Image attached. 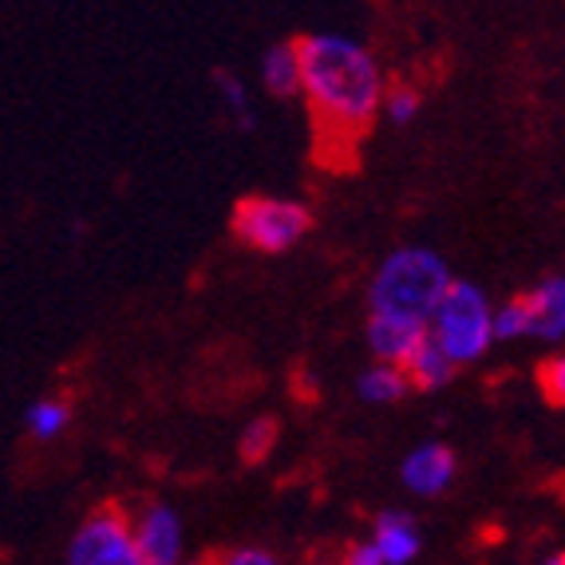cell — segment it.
<instances>
[{"mask_svg":"<svg viewBox=\"0 0 565 565\" xmlns=\"http://www.w3.org/2000/svg\"><path fill=\"white\" fill-rule=\"evenodd\" d=\"M301 56V95L317 119L321 139H340L344 151L367 131L372 115L380 111L384 79L364 44L344 36H305L297 40Z\"/></svg>","mask_w":565,"mask_h":565,"instance_id":"cell-1","label":"cell"},{"mask_svg":"<svg viewBox=\"0 0 565 565\" xmlns=\"http://www.w3.org/2000/svg\"><path fill=\"white\" fill-rule=\"evenodd\" d=\"M447 281H451V274H447L439 254H431V249H399V254H392L380 265L367 301H372V312L427 324L439 297H444Z\"/></svg>","mask_w":565,"mask_h":565,"instance_id":"cell-2","label":"cell"},{"mask_svg":"<svg viewBox=\"0 0 565 565\" xmlns=\"http://www.w3.org/2000/svg\"><path fill=\"white\" fill-rule=\"evenodd\" d=\"M427 337L444 349V356L455 367L471 364L494 344L490 332V301L482 297L479 285L471 281H447L444 297L435 305L431 321H427Z\"/></svg>","mask_w":565,"mask_h":565,"instance_id":"cell-3","label":"cell"},{"mask_svg":"<svg viewBox=\"0 0 565 565\" xmlns=\"http://www.w3.org/2000/svg\"><path fill=\"white\" fill-rule=\"evenodd\" d=\"M312 230V214L289 199H242L234 210V234L262 254H285Z\"/></svg>","mask_w":565,"mask_h":565,"instance_id":"cell-4","label":"cell"},{"mask_svg":"<svg viewBox=\"0 0 565 565\" xmlns=\"http://www.w3.org/2000/svg\"><path fill=\"white\" fill-rule=\"evenodd\" d=\"M67 562H76V565H142L131 522L122 519L119 510H99V514H92V519L76 530V537H72Z\"/></svg>","mask_w":565,"mask_h":565,"instance_id":"cell-5","label":"cell"},{"mask_svg":"<svg viewBox=\"0 0 565 565\" xmlns=\"http://www.w3.org/2000/svg\"><path fill=\"white\" fill-rule=\"evenodd\" d=\"M135 546H139L142 565H174L182 557V522L170 507L142 510L135 522Z\"/></svg>","mask_w":565,"mask_h":565,"instance_id":"cell-6","label":"cell"},{"mask_svg":"<svg viewBox=\"0 0 565 565\" xmlns=\"http://www.w3.org/2000/svg\"><path fill=\"white\" fill-rule=\"evenodd\" d=\"M455 451L444 444H427V447H415L412 455L404 459V467H399V479H404V487L412 490V494H444L447 487H451L455 479Z\"/></svg>","mask_w":565,"mask_h":565,"instance_id":"cell-7","label":"cell"},{"mask_svg":"<svg viewBox=\"0 0 565 565\" xmlns=\"http://www.w3.org/2000/svg\"><path fill=\"white\" fill-rule=\"evenodd\" d=\"M427 337V324L407 321V317H384V312H372L367 321V349L376 352L387 364H404Z\"/></svg>","mask_w":565,"mask_h":565,"instance_id":"cell-8","label":"cell"},{"mask_svg":"<svg viewBox=\"0 0 565 565\" xmlns=\"http://www.w3.org/2000/svg\"><path fill=\"white\" fill-rule=\"evenodd\" d=\"M367 542L376 546L380 565H407L415 554H419V546H424L419 526H415L407 514H399V510H387V514H380L376 530H372V537H367Z\"/></svg>","mask_w":565,"mask_h":565,"instance_id":"cell-9","label":"cell"},{"mask_svg":"<svg viewBox=\"0 0 565 565\" xmlns=\"http://www.w3.org/2000/svg\"><path fill=\"white\" fill-rule=\"evenodd\" d=\"M526 305H530L526 337L557 344V340L565 337V281L562 277H546L534 292H526Z\"/></svg>","mask_w":565,"mask_h":565,"instance_id":"cell-10","label":"cell"},{"mask_svg":"<svg viewBox=\"0 0 565 565\" xmlns=\"http://www.w3.org/2000/svg\"><path fill=\"white\" fill-rule=\"evenodd\" d=\"M262 84L274 99H292L301 95V56H297V40L292 44H274L262 60Z\"/></svg>","mask_w":565,"mask_h":565,"instance_id":"cell-11","label":"cell"},{"mask_svg":"<svg viewBox=\"0 0 565 565\" xmlns=\"http://www.w3.org/2000/svg\"><path fill=\"white\" fill-rule=\"evenodd\" d=\"M399 367H404L407 384L424 387V392H435V387L451 384V376H455V364L444 356V349H439L431 337H424V344H419Z\"/></svg>","mask_w":565,"mask_h":565,"instance_id":"cell-12","label":"cell"},{"mask_svg":"<svg viewBox=\"0 0 565 565\" xmlns=\"http://www.w3.org/2000/svg\"><path fill=\"white\" fill-rule=\"evenodd\" d=\"M407 376L399 364H387V360H380L376 367H367L364 376H360L356 392L364 404H396V399H404L407 392Z\"/></svg>","mask_w":565,"mask_h":565,"instance_id":"cell-13","label":"cell"},{"mask_svg":"<svg viewBox=\"0 0 565 565\" xmlns=\"http://www.w3.org/2000/svg\"><path fill=\"white\" fill-rule=\"evenodd\" d=\"M214 87H217V95H222L226 111L234 115L237 131H254V107H249V92H245L242 79L222 67V72H214Z\"/></svg>","mask_w":565,"mask_h":565,"instance_id":"cell-14","label":"cell"},{"mask_svg":"<svg viewBox=\"0 0 565 565\" xmlns=\"http://www.w3.org/2000/svg\"><path fill=\"white\" fill-rule=\"evenodd\" d=\"M490 332L494 340H519L530 332V305L526 297H514L502 309H490Z\"/></svg>","mask_w":565,"mask_h":565,"instance_id":"cell-15","label":"cell"},{"mask_svg":"<svg viewBox=\"0 0 565 565\" xmlns=\"http://www.w3.org/2000/svg\"><path fill=\"white\" fill-rule=\"evenodd\" d=\"M67 424H72V412L60 399H40V404L29 407V431L36 439H56V435H64Z\"/></svg>","mask_w":565,"mask_h":565,"instance_id":"cell-16","label":"cell"},{"mask_svg":"<svg viewBox=\"0 0 565 565\" xmlns=\"http://www.w3.org/2000/svg\"><path fill=\"white\" fill-rule=\"evenodd\" d=\"M277 444V424L274 419H254V424L242 431V455L249 462H262L265 455L274 451Z\"/></svg>","mask_w":565,"mask_h":565,"instance_id":"cell-17","label":"cell"},{"mask_svg":"<svg viewBox=\"0 0 565 565\" xmlns=\"http://www.w3.org/2000/svg\"><path fill=\"white\" fill-rule=\"evenodd\" d=\"M419 92H412V87H396V92H387V95H380V107L387 111V119L396 122V127H407V122L419 115Z\"/></svg>","mask_w":565,"mask_h":565,"instance_id":"cell-18","label":"cell"},{"mask_svg":"<svg viewBox=\"0 0 565 565\" xmlns=\"http://www.w3.org/2000/svg\"><path fill=\"white\" fill-rule=\"evenodd\" d=\"M537 380H542V392H550L554 404H562V384H565V360L550 356L546 364L537 367Z\"/></svg>","mask_w":565,"mask_h":565,"instance_id":"cell-19","label":"cell"},{"mask_svg":"<svg viewBox=\"0 0 565 565\" xmlns=\"http://www.w3.org/2000/svg\"><path fill=\"white\" fill-rule=\"evenodd\" d=\"M277 557L269 550H234L230 554V565H274Z\"/></svg>","mask_w":565,"mask_h":565,"instance_id":"cell-20","label":"cell"},{"mask_svg":"<svg viewBox=\"0 0 565 565\" xmlns=\"http://www.w3.org/2000/svg\"><path fill=\"white\" fill-rule=\"evenodd\" d=\"M349 562L352 565H380V554H376V546H372V542H356V546H352V554H349Z\"/></svg>","mask_w":565,"mask_h":565,"instance_id":"cell-21","label":"cell"}]
</instances>
